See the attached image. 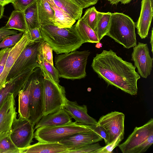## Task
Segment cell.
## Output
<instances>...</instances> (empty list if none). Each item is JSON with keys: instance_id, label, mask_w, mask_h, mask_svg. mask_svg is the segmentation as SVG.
Masks as SVG:
<instances>
[{"instance_id": "44", "label": "cell", "mask_w": 153, "mask_h": 153, "mask_svg": "<svg viewBox=\"0 0 153 153\" xmlns=\"http://www.w3.org/2000/svg\"><path fill=\"white\" fill-rule=\"evenodd\" d=\"M112 5H116L120 2V0H106Z\"/></svg>"}, {"instance_id": "5", "label": "cell", "mask_w": 153, "mask_h": 153, "mask_svg": "<svg viewBox=\"0 0 153 153\" xmlns=\"http://www.w3.org/2000/svg\"><path fill=\"white\" fill-rule=\"evenodd\" d=\"M40 69L43 76V116H45L64 108L67 99L65 88L55 82L43 68Z\"/></svg>"}, {"instance_id": "24", "label": "cell", "mask_w": 153, "mask_h": 153, "mask_svg": "<svg viewBox=\"0 0 153 153\" xmlns=\"http://www.w3.org/2000/svg\"><path fill=\"white\" fill-rule=\"evenodd\" d=\"M48 1L54 11V25L59 28L69 27L73 25L76 20L56 5L51 0H48Z\"/></svg>"}, {"instance_id": "47", "label": "cell", "mask_w": 153, "mask_h": 153, "mask_svg": "<svg viewBox=\"0 0 153 153\" xmlns=\"http://www.w3.org/2000/svg\"><path fill=\"white\" fill-rule=\"evenodd\" d=\"M102 46V44L100 42H97L95 45V47L97 48H100Z\"/></svg>"}, {"instance_id": "23", "label": "cell", "mask_w": 153, "mask_h": 153, "mask_svg": "<svg viewBox=\"0 0 153 153\" xmlns=\"http://www.w3.org/2000/svg\"><path fill=\"white\" fill-rule=\"evenodd\" d=\"M57 7L76 20L81 18L83 9L74 0H51Z\"/></svg>"}, {"instance_id": "13", "label": "cell", "mask_w": 153, "mask_h": 153, "mask_svg": "<svg viewBox=\"0 0 153 153\" xmlns=\"http://www.w3.org/2000/svg\"><path fill=\"white\" fill-rule=\"evenodd\" d=\"M133 49L131 60L134 62V66L137 68L139 75L146 78L150 74L153 60L150 55L148 45L139 42Z\"/></svg>"}, {"instance_id": "34", "label": "cell", "mask_w": 153, "mask_h": 153, "mask_svg": "<svg viewBox=\"0 0 153 153\" xmlns=\"http://www.w3.org/2000/svg\"><path fill=\"white\" fill-rule=\"evenodd\" d=\"M52 49L50 45L44 41L41 48V53L43 59L53 65V60Z\"/></svg>"}, {"instance_id": "19", "label": "cell", "mask_w": 153, "mask_h": 153, "mask_svg": "<svg viewBox=\"0 0 153 153\" xmlns=\"http://www.w3.org/2000/svg\"><path fill=\"white\" fill-rule=\"evenodd\" d=\"M72 117L63 108L57 111L43 116L36 123L34 127L35 130L38 128L45 126L63 125L72 122Z\"/></svg>"}, {"instance_id": "37", "label": "cell", "mask_w": 153, "mask_h": 153, "mask_svg": "<svg viewBox=\"0 0 153 153\" xmlns=\"http://www.w3.org/2000/svg\"><path fill=\"white\" fill-rule=\"evenodd\" d=\"M87 127L99 135L104 139L105 145L108 143L106 131L102 127L98 125H87Z\"/></svg>"}, {"instance_id": "8", "label": "cell", "mask_w": 153, "mask_h": 153, "mask_svg": "<svg viewBox=\"0 0 153 153\" xmlns=\"http://www.w3.org/2000/svg\"><path fill=\"white\" fill-rule=\"evenodd\" d=\"M44 41L42 39L31 42L26 47L19 56L10 71L6 81L27 68L34 66L39 68L38 56Z\"/></svg>"}, {"instance_id": "25", "label": "cell", "mask_w": 153, "mask_h": 153, "mask_svg": "<svg viewBox=\"0 0 153 153\" xmlns=\"http://www.w3.org/2000/svg\"><path fill=\"white\" fill-rule=\"evenodd\" d=\"M5 26L8 29H14L23 33L28 30L24 12L18 10L12 11Z\"/></svg>"}, {"instance_id": "35", "label": "cell", "mask_w": 153, "mask_h": 153, "mask_svg": "<svg viewBox=\"0 0 153 153\" xmlns=\"http://www.w3.org/2000/svg\"><path fill=\"white\" fill-rule=\"evenodd\" d=\"M102 147L97 142L84 146L76 150H68L65 153H85L93 152Z\"/></svg>"}, {"instance_id": "22", "label": "cell", "mask_w": 153, "mask_h": 153, "mask_svg": "<svg viewBox=\"0 0 153 153\" xmlns=\"http://www.w3.org/2000/svg\"><path fill=\"white\" fill-rule=\"evenodd\" d=\"M37 3L40 26L54 25V11L48 0H37Z\"/></svg>"}, {"instance_id": "45", "label": "cell", "mask_w": 153, "mask_h": 153, "mask_svg": "<svg viewBox=\"0 0 153 153\" xmlns=\"http://www.w3.org/2000/svg\"><path fill=\"white\" fill-rule=\"evenodd\" d=\"M153 28L152 29V31H151V34L150 36V43L152 47V50L151 51L152 53H153Z\"/></svg>"}, {"instance_id": "38", "label": "cell", "mask_w": 153, "mask_h": 153, "mask_svg": "<svg viewBox=\"0 0 153 153\" xmlns=\"http://www.w3.org/2000/svg\"><path fill=\"white\" fill-rule=\"evenodd\" d=\"M11 48H2L0 51V76L2 72L5 63Z\"/></svg>"}, {"instance_id": "31", "label": "cell", "mask_w": 153, "mask_h": 153, "mask_svg": "<svg viewBox=\"0 0 153 153\" xmlns=\"http://www.w3.org/2000/svg\"><path fill=\"white\" fill-rule=\"evenodd\" d=\"M10 135L0 140V153H20L19 149L12 141Z\"/></svg>"}, {"instance_id": "26", "label": "cell", "mask_w": 153, "mask_h": 153, "mask_svg": "<svg viewBox=\"0 0 153 153\" xmlns=\"http://www.w3.org/2000/svg\"><path fill=\"white\" fill-rule=\"evenodd\" d=\"M75 25L76 30L84 43L100 42L95 31L90 27L81 18L78 20Z\"/></svg>"}, {"instance_id": "2", "label": "cell", "mask_w": 153, "mask_h": 153, "mask_svg": "<svg viewBox=\"0 0 153 153\" xmlns=\"http://www.w3.org/2000/svg\"><path fill=\"white\" fill-rule=\"evenodd\" d=\"M40 29L42 39L57 54L76 50L84 43L75 25L65 28H59L53 25H43L40 26Z\"/></svg>"}, {"instance_id": "39", "label": "cell", "mask_w": 153, "mask_h": 153, "mask_svg": "<svg viewBox=\"0 0 153 153\" xmlns=\"http://www.w3.org/2000/svg\"><path fill=\"white\" fill-rule=\"evenodd\" d=\"M28 30L32 42L38 41L42 39L40 28L36 27Z\"/></svg>"}, {"instance_id": "12", "label": "cell", "mask_w": 153, "mask_h": 153, "mask_svg": "<svg viewBox=\"0 0 153 153\" xmlns=\"http://www.w3.org/2000/svg\"><path fill=\"white\" fill-rule=\"evenodd\" d=\"M15 97L10 94L0 108V140L10 134L13 122L16 118Z\"/></svg>"}, {"instance_id": "36", "label": "cell", "mask_w": 153, "mask_h": 153, "mask_svg": "<svg viewBox=\"0 0 153 153\" xmlns=\"http://www.w3.org/2000/svg\"><path fill=\"white\" fill-rule=\"evenodd\" d=\"M37 0H13L12 2L15 10L22 12Z\"/></svg>"}, {"instance_id": "30", "label": "cell", "mask_w": 153, "mask_h": 153, "mask_svg": "<svg viewBox=\"0 0 153 153\" xmlns=\"http://www.w3.org/2000/svg\"><path fill=\"white\" fill-rule=\"evenodd\" d=\"M38 63L40 68H43L55 82L59 84V77L57 70L53 65L43 59L41 53V49L38 56Z\"/></svg>"}, {"instance_id": "18", "label": "cell", "mask_w": 153, "mask_h": 153, "mask_svg": "<svg viewBox=\"0 0 153 153\" xmlns=\"http://www.w3.org/2000/svg\"><path fill=\"white\" fill-rule=\"evenodd\" d=\"M64 108L69 116L77 123L86 125H96L97 122L88 114L87 106L79 105L76 101H71L66 99Z\"/></svg>"}, {"instance_id": "27", "label": "cell", "mask_w": 153, "mask_h": 153, "mask_svg": "<svg viewBox=\"0 0 153 153\" xmlns=\"http://www.w3.org/2000/svg\"><path fill=\"white\" fill-rule=\"evenodd\" d=\"M111 13L99 12V19L95 31L100 41L106 35Z\"/></svg>"}, {"instance_id": "10", "label": "cell", "mask_w": 153, "mask_h": 153, "mask_svg": "<svg viewBox=\"0 0 153 153\" xmlns=\"http://www.w3.org/2000/svg\"><path fill=\"white\" fill-rule=\"evenodd\" d=\"M125 115L117 111H111L103 115L97 122V124L105 130L108 144L118 137L124 135Z\"/></svg>"}, {"instance_id": "15", "label": "cell", "mask_w": 153, "mask_h": 153, "mask_svg": "<svg viewBox=\"0 0 153 153\" xmlns=\"http://www.w3.org/2000/svg\"><path fill=\"white\" fill-rule=\"evenodd\" d=\"M31 42L28 30L24 32L20 40L11 48L7 57L3 71L0 76V90L5 85L7 76L19 56Z\"/></svg>"}, {"instance_id": "11", "label": "cell", "mask_w": 153, "mask_h": 153, "mask_svg": "<svg viewBox=\"0 0 153 153\" xmlns=\"http://www.w3.org/2000/svg\"><path fill=\"white\" fill-rule=\"evenodd\" d=\"M30 117L28 120L34 126L44 115V101L42 79L31 80Z\"/></svg>"}, {"instance_id": "3", "label": "cell", "mask_w": 153, "mask_h": 153, "mask_svg": "<svg viewBox=\"0 0 153 153\" xmlns=\"http://www.w3.org/2000/svg\"><path fill=\"white\" fill-rule=\"evenodd\" d=\"M90 53L89 51L75 50L56 56L55 66L59 77L71 79L85 77L87 60Z\"/></svg>"}, {"instance_id": "1", "label": "cell", "mask_w": 153, "mask_h": 153, "mask_svg": "<svg viewBox=\"0 0 153 153\" xmlns=\"http://www.w3.org/2000/svg\"><path fill=\"white\" fill-rule=\"evenodd\" d=\"M91 66L99 77L131 95L137 94V82L140 78L136 68L110 49L103 50L93 58Z\"/></svg>"}, {"instance_id": "32", "label": "cell", "mask_w": 153, "mask_h": 153, "mask_svg": "<svg viewBox=\"0 0 153 153\" xmlns=\"http://www.w3.org/2000/svg\"><path fill=\"white\" fill-rule=\"evenodd\" d=\"M24 33L21 32L16 34L8 36L0 42V48H11L20 40Z\"/></svg>"}, {"instance_id": "40", "label": "cell", "mask_w": 153, "mask_h": 153, "mask_svg": "<svg viewBox=\"0 0 153 153\" xmlns=\"http://www.w3.org/2000/svg\"><path fill=\"white\" fill-rule=\"evenodd\" d=\"M17 30H11L7 28L5 26L0 28V42L6 36L16 34L17 33Z\"/></svg>"}, {"instance_id": "16", "label": "cell", "mask_w": 153, "mask_h": 153, "mask_svg": "<svg viewBox=\"0 0 153 153\" xmlns=\"http://www.w3.org/2000/svg\"><path fill=\"white\" fill-rule=\"evenodd\" d=\"M102 139L99 135L91 131L74 134L62 139L59 143L65 146L68 150H71L98 142Z\"/></svg>"}, {"instance_id": "14", "label": "cell", "mask_w": 153, "mask_h": 153, "mask_svg": "<svg viewBox=\"0 0 153 153\" xmlns=\"http://www.w3.org/2000/svg\"><path fill=\"white\" fill-rule=\"evenodd\" d=\"M35 66L27 69L6 81L5 86L0 90V108L8 96L13 94L15 98L20 90L27 84L30 76L35 72Z\"/></svg>"}, {"instance_id": "17", "label": "cell", "mask_w": 153, "mask_h": 153, "mask_svg": "<svg viewBox=\"0 0 153 153\" xmlns=\"http://www.w3.org/2000/svg\"><path fill=\"white\" fill-rule=\"evenodd\" d=\"M153 0H142L140 15L136 27L137 34L142 39L148 35L153 16Z\"/></svg>"}, {"instance_id": "28", "label": "cell", "mask_w": 153, "mask_h": 153, "mask_svg": "<svg viewBox=\"0 0 153 153\" xmlns=\"http://www.w3.org/2000/svg\"><path fill=\"white\" fill-rule=\"evenodd\" d=\"M24 12L28 30L40 27L37 1L27 8Z\"/></svg>"}, {"instance_id": "9", "label": "cell", "mask_w": 153, "mask_h": 153, "mask_svg": "<svg viewBox=\"0 0 153 153\" xmlns=\"http://www.w3.org/2000/svg\"><path fill=\"white\" fill-rule=\"evenodd\" d=\"M34 127L27 119L16 118L12 126L10 137L20 151L31 145L34 135Z\"/></svg>"}, {"instance_id": "42", "label": "cell", "mask_w": 153, "mask_h": 153, "mask_svg": "<svg viewBox=\"0 0 153 153\" xmlns=\"http://www.w3.org/2000/svg\"><path fill=\"white\" fill-rule=\"evenodd\" d=\"M13 0H0V4L4 7L7 4L12 3Z\"/></svg>"}, {"instance_id": "7", "label": "cell", "mask_w": 153, "mask_h": 153, "mask_svg": "<svg viewBox=\"0 0 153 153\" xmlns=\"http://www.w3.org/2000/svg\"><path fill=\"white\" fill-rule=\"evenodd\" d=\"M91 131L87 125L76 121L63 125L38 128L34 133V138L41 143L59 142L74 134Z\"/></svg>"}, {"instance_id": "4", "label": "cell", "mask_w": 153, "mask_h": 153, "mask_svg": "<svg viewBox=\"0 0 153 153\" xmlns=\"http://www.w3.org/2000/svg\"><path fill=\"white\" fill-rule=\"evenodd\" d=\"M135 28V23L128 16L123 13H112L106 35L129 49L137 45Z\"/></svg>"}, {"instance_id": "29", "label": "cell", "mask_w": 153, "mask_h": 153, "mask_svg": "<svg viewBox=\"0 0 153 153\" xmlns=\"http://www.w3.org/2000/svg\"><path fill=\"white\" fill-rule=\"evenodd\" d=\"M81 19L90 27L95 30L99 19V11L94 7L87 9Z\"/></svg>"}, {"instance_id": "20", "label": "cell", "mask_w": 153, "mask_h": 153, "mask_svg": "<svg viewBox=\"0 0 153 153\" xmlns=\"http://www.w3.org/2000/svg\"><path fill=\"white\" fill-rule=\"evenodd\" d=\"M68 149L59 142L38 143L20 151V153H65Z\"/></svg>"}, {"instance_id": "33", "label": "cell", "mask_w": 153, "mask_h": 153, "mask_svg": "<svg viewBox=\"0 0 153 153\" xmlns=\"http://www.w3.org/2000/svg\"><path fill=\"white\" fill-rule=\"evenodd\" d=\"M124 135H121L115 140L95 151L93 153H111L113 149L118 146L121 141L123 139Z\"/></svg>"}, {"instance_id": "21", "label": "cell", "mask_w": 153, "mask_h": 153, "mask_svg": "<svg viewBox=\"0 0 153 153\" xmlns=\"http://www.w3.org/2000/svg\"><path fill=\"white\" fill-rule=\"evenodd\" d=\"M27 83L18 94L19 117L26 119H28L30 117L31 81Z\"/></svg>"}, {"instance_id": "41", "label": "cell", "mask_w": 153, "mask_h": 153, "mask_svg": "<svg viewBox=\"0 0 153 153\" xmlns=\"http://www.w3.org/2000/svg\"><path fill=\"white\" fill-rule=\"evenodd\" d=\"M83 9L96 4L98 0H74Z\"/></svg>"}, {"instance_id": "46", "label": "cell", "mask_w": 153, "mask_h": 153, "mask_svg": "<svg viewBox=\"0 0 153 153\" xmlns=\"http://www.w3.org/2000/svg\"><path fill=\"white\" fill-rule=\"evenodd\" d=\"M132 0H120V2L121 4H126L130 3Z\"/></svg>"}, {"instance_id": "6", "label": "cell", "mask_w": 153, "mask_h": 153, "mask_svg": "<svg viewBox=\"0 0 153 153\" xmlns=\"http://www.w3.org/2000/svg\"><path fill=\"white\" fill-rule=\"evenodd\" d=\"M153 143V119L140 127H136L123 143L118 146L123 153L146 152Z\"/></svg>"}, {"instance_id": "43", "label": "cell", "mask_w": 153, "mask_h": 153, "mask_svg": "<svg viewBox=\"0 0 153 153\" xmlns=\"http://www.w3.org/2000/svg\"><path fill=\"white\" fill-rule=\"evenodd\" d=\"M4 10V7L0 4V19L2 17Z\"/></svg>"}]
</instances>
